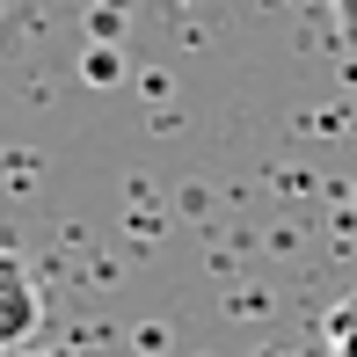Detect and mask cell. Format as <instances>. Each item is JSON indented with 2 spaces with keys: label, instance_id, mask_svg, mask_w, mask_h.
Segmentation results:
<instances>
[{
  "label": "cell",
  "instance_id": "6da1fadb",
  "mask_svg": "<svg viewBox=\"0 0 357 357\" xmlns=\"http://www.w3.org/2000/svg\"><path fill=\"white\" fill-rule=\"evenodd\" d=\"M29 335H37V284L15 255H0V350L29 343Z\"/></svg>",
  "mask_w": 357,
  "mask_h": 357
},
{
  "label": "cell",
  "instance_id": "7a4b0ae2",
  "mask_svg": "<svg viewBox=\"0 0 357 357\" xmlns=\"http://www.w3.org/2000/svg\"><path fill=\"white\" fill-rule=\"evenodd\" d=\"M328 343H335V357H357V299L328 314Z\"/></svg>",
  "mask_w": 357,
  "mask_h": 357
}]
</instances>
